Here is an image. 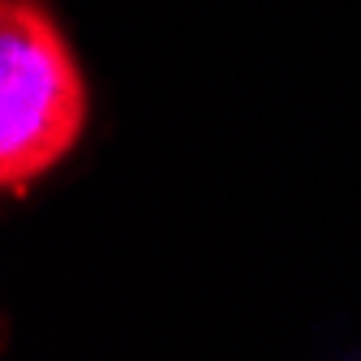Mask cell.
I'll list each match as a JSON object with an SVG mask.
<instances>
[{"label": "cell", "instance_id": "1", "mask_svg": "<svg viewBox=\"0 0 361 361\" xmlns=\"http://www.w3.org/2000/svg\"><path fill=\"white\" fill-rule=\"evenodd\" d=\"M86 78L39 0H0V185L26 194L86 129Z\"/></svg>", "mask_w": 361, "mask_h": 361}]
</instances>
